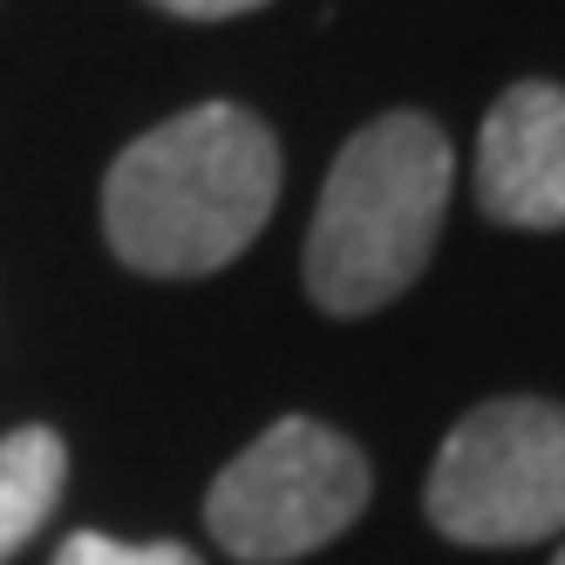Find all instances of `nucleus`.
Instances as JSON below:
<instances>
[{
	"instance_id": "f257e3e1",
	"label": "nucleus",
	"mask_w": 565,
	"mask_h": 565,
	"mask_svg": "<svg viewBox=\"0 0 565 565\" xmlns=\"http://www.w3.org/2000/svg\"><path fill=\"white\" fill-rule=\"evenodd\" d=\"M279 205V137L238 103H198L109 164L103 232L143 279L225 273Z\"/></svg>"
},
{
	"instance_id": "f03ea898",
	"label": "nucleus",
	"mask_w": 565,
	"mask_h": 565,
	"mask_svg": "<svg viewBox=\"0 0 565 565\" xmlns=\"http://www.w3.org/2000/svg\"><path fill=\"white\" fill-rule=\"evenodd\" d=\"M457 157L429 116L388 109L369 130H354L334 157L320 205L307 225V294L320 313L361 320L402 300L423 279L443 212H450Z\"/></svg>"
},
{
	"instance_id": "7ed1b4c3",
	"label": "nucleus",
	"mask_w": 565,
	"mask_h": 565,
	"mask_svg": "<svg viewBox=\"0 0 565 565\" xmlns=\"http://www.w3.org/2000/svg\"><path fill=\"white\" fill-rule=\"evenodd\" d=\"M375 470L334 423L279 416L205 491V532L238 565H287L334 545L369 511Z\"/></svg>"
},
{
	"instance_id": "20e7f679",
	"label": "nucleus",
	"mask_w": 565,
	"mask_h": 565,
	"mask_svg": "<svg viewBox=\"0 0 565 565\" xmlns=\"http://www.w3.org/2000/svg\"><path fill=\"white\" fill-rule=\"evenodd\" d=\"M423 511L450 545H532L565 532V409L498 395L443 436Z\"/></svg>"
},
{
	"instance_id": "39448f33",
	"label": "nucleus",
	"mask_w": 565,
	"mask_h": 565,
	"mask_svg": "<svg viewBox=\"0 0 565 565\" xmlns=\"http://www.w3.org/2000/svg\"><path fill=\"white\" fill-rule=\"evenodd\" d=\"M477 205L511 232L565 225V89L511 83L477 137Z\"/></svg>"
},
{
	"instance_id": "423d86ee",
	"label": "nucleus",
	"mask_w": 565,
	"mask_h": 565,
	"mask_svg": "<svg viewBox=\"0 0 565 565\" xmlns=\"http://www.w3.org/2000/svg\"><path fill=\"white\" fill-rule=\"evenodd\" d=\"M62 483H68V450L49 423L0 436V565L28 539H42V524L62 504Z\"/></svg>"
},
{
	"instance_id": "0eeeda50",
	"label": "nucleus",
	"mask_w": 565,
	"mask_h": 565,
	"mask_svg": "<svg viewBox=\"0 0 565 565\" xmlns=\"http://www.w3.org/2000/svg\"><path fill=\"white\" fill-rule=\"evenodd\" d=\"M55 565H205L191 545H171V539H109V532H75L62 539Z\"/></svg>"
},
{
	"instance_id": "6e6552de",
	"label": "nucleus",
	"mask_w": 565,
	"mask_h": 565,
	"mask_svg": "<svg viewBox=\"0 0 565 565\" xmlns=\"http://www.w3.org/2000/svg\"><path fill=\"white\" fill-rule=\"evenodd\" d=\"M178 21H232V14H253V8H273V0H150Z\"/></svg>"
},
{
	"instance_id": "1a4fd4ad",
	"label": "nucleus",
	"mask_w": 565,
	"mask_h": 565,
	"mask_svg": "<svg viewBox=\"0 0 565 565\" xmlns=\"http://www.w3.org/2000/svg\"><path fill=\"white\" fill-rule=\"evenodd\" d=\"M552 565H565V545H558V558H552Z\"/></svg>"
}]
</instances>
